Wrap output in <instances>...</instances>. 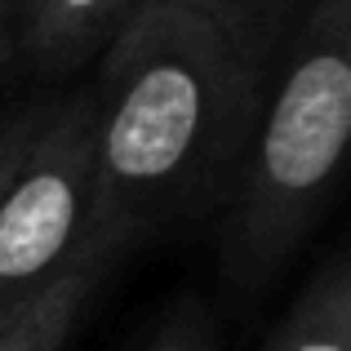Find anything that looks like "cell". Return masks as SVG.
<instances>
[{
	"label": "cell",
	"instance_id": "6da1fadb",
	"mask_svg": "<svg viewBox=\"0 0 351 351\" xmlns=\"http://www.w3.org/2000/svg\"><path fill=\"white\" fill-rule=\"evenodd\" d=\"M94 94V245L214 214L267 89L200 9L147 0L107 45Z\"/></svg>",
	"mask_w": 351,
	"mask_h": 351
},
{
	"label": "cell",
	"instance_id": "7a4b0ae2",
	"mask_svg": "<svg viewBox=\"0 0 351 351\" xmlns=\"http://www.w3.org/2000/svg\"><path fill=\"white\" fill-rule=\"evenodd\" d=\"M351 147V0H311L280 53L227 191L218 263L236 293H263L325 214Z\"/></svg>",
	"mask_w": 351,
	"mask_h": 351
},
{
	"label": "cell",
	"instance_id": "3957f363",
	"mask_svg": "<svg viewBox=\"0 0 351 351\" xmlns=\"http://www.w3.org/2000/svg\"><path fill=\"white\" fill-rule=\"evenodd\" d=\"M94 245V94L53 103L0 200V320ZM112 258V254H107Z\"/></svg>",
	"mask_w": 351,
	"mask_h": 351
},
{
	"label": "cell",
	"instance_id": "277c9868",
	"mask_svg": "<svg viewBox=\"0 0 351 351\" xmlns=\"http://www.w3.org/2000/svg\"><path fill=\"white\" fill-rule=\"evenodd\" d=\"M147 0H14V58L40 80H62L103 58Z\"/></svg>",
	"mask_w": 351,
	"mask_h": 351
},
{
	"label": "cell",
	"instance_id": "5b68a950",
	"mask_svg": "<svg viewBox=\"0 0 351 351\" xmlns=\"http://www.w3.org/2000/svg\"><path fill=\"white\" fill-rule=\"evenodd\" d=\"M107 263H112L107 254L76 258L36 298H27L18 311H9L0 320V351H62L80 320V311H85V302L103 285Z\"/></svg>",
	"mask_w": 351,
	"mask_h": 351
},
{
	"label": "cell",
	"instance_id": "8992f818",
	"mask_svg": "<svg viewBox=\"0 0 351 351\" xmlns=\"http://www.w3.org/2000/svg\"><path fill=\"white\" fill-rule=\"evenodd\" d=\"M178 5L200 9L232 40V49L249 67V76L267 89L276 67H280L285 45H289L293 27L307 14L311 0H178Z\"/></svg>",
	"mask_w": 351,
	"mask_h": 351
},
{
	"label": "cell",
	"instance_id": "52a82bcc",
	"mask_svg": "<svg viewBox=\"0 0 351 351\" xmlns=\"http://www.w3.org/2000/svg\"><path fill=\"white\" fill-rule=\"evenodd\" d=\"M267 351H351V267L334 254L293 298Z\"/></svg>",
	"mask_w": 351,
	"mask_h": 351
},
{
	"label": "cell",
	"instance_id": "ba28073f",
	"mask_svg": "<svg viewBox=\"0 0 351 351\" xmlns=\"http://www.w3.org/2000/svg\"><path fill=\"white\" fill-rule=\"evenodd\" d=\"M218 320L200 298H182L160 316V325L147 334L138 351H218Z\"/></svg>",
	"mask_w": 351,
	"mask_h": 351
},
{
	"label": "cell",
	"instance_id": "9c48e42d",
	"mask_svg": "<svg viewBox=\"0 0 351 351\" xmlns=\"http://www.w3.org/2000/svg\"><path fill=\"white\" fill-rule=\"evenodd\" d=\"M53 103H58V98H36V103H23V107H14V112L0 116V200H5L14 173L23 169L27 152H32L40 125L49 120Z\"/></svg>",
	"mask_w": 351,
	"mask_h": 351
},
{
	"label": "cell",
	"instance_id": "30bf717a",
	"mask_svg": "<svg viewBox=\"0 0 351 351\" xmlns=\"http://www.w3.org/2000/svg\"><path fill=\"white\" fill-rule=\"evenodd\" d=\"M14 58V18H9V5L0 0V67Z\"/></svg>",
	"mask_w": 351,
	"mask_h": 351
},
{
	"label": "cell",
	"instance_id": "8fae6325",
	"mask_svg": "<svg viewBox=\"0 0 351 351\" xmlns=\"http://www.w3.org/2000/svg\"><path fill=\"white\" fill-rule=\"evenodd\" d=\"M5 5H14V0H5Z\"/></svg>",
	"mask_w": 351,
	"mask_h": 351
}]
</instances>
